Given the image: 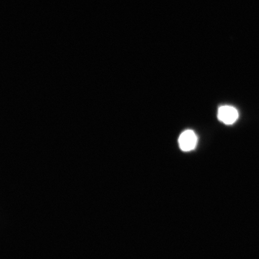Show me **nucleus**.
Returning a JSON list of instances; mask_svg holds the SVG:
<instances>
[{"instance_id":"obj_1","label":"nucleus","mask_w":259,"mask_h":259,"mask_svg":"<svg viewBox=\"0 0 259 259\" xmlns=\"http://www.w3.org/2000/svg\"><path fill=\"white\" fill-rule=\"evenodd\" d=\"M178 142L181 150L184 152L192 151L197 145V136L193 131L187 130L180 135Z\"/></svg>"},{"instance_id":"obj_2","label":"nucleus","mask_w":259,"mask_h":259,"mask_svg":"<svg viewBox=\"0 0 259 259\" xmlns=\"http://www.w3.org/2000/svg\"><path fill=\"white\" fill-rule=\"evenodd\" d=\"M239 113L234 107L231 106H222L218 111V118L220 121L227 125H231L237 121Z\"/></svg>"}]
</instances>
